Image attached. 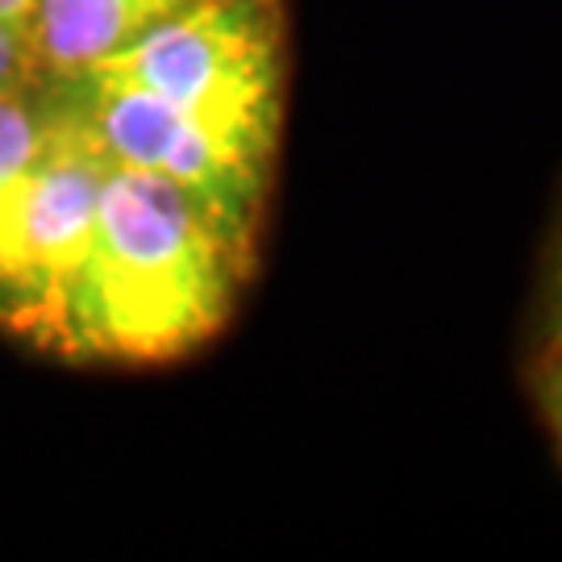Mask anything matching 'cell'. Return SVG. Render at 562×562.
I'll list each match as a JSON object with an SVG mask.
<instances>
[{
  "mask_svg": "<svg viewBox=\"0 0 562 562\" xmlns=\"http://www.w3.org/2000/svg\"><path fill=\"white\" fill-rule=\"evenodd\" d=\"M259 241L159 171L109 162L59 359L159 367L234 322Z\"/></svg>",
  "mask_w": 562,
  "mask_h": 562,
  "instance_id": "6da1fadb",
  "label": "cell"
},
{
  "mask_svg": "<svg viewBox=\"0 0 562 562\" xmlns=\"http://www.w3.org/2000/svg\"><path fill=\"white\" fill-rule=\"evenodd\" d=\"M288 46V0H188L125 50L83 71L150 92L188 134L271 196Z\"/></svg>",
  "mask_w": 562,
  "mask_h": 562,
  "instance_id": "7a4b0ae2",
  "label": "cell"
},
{
  "mask_svg": "<svg viewBox=\"0 0 562 562\" xmlns=\"http://www.w3.org/2000/svg\"><path fill=\"white\" fill-rule=\"evenodd\" d=\"M50 142L0 250V325L34 350L59 355L109 159L46 88Z\"/></svg>",
  "mask_w": 562,
  "mask_h": 562,
  "instance_id": "3957f363",
  "label": "cell"
},
{
  "mask_svg": "<svg viewBox=\"0 0 562 562\" xmlns=\"http://www.w3.org/2000/svg\"><path fill=\"white\" fill-rule=\"evenodd\" d=\"M188 0H38L25 25L38 83L67 80L125 50Z\"/></svg>",
  "mask_w": 562,
  "mask_h": 562,
  "instance_id": "277c9868",
  "label": "cell"
},
{
  "mask_svg": "<svg viewBox=\"0 0 562 562\" xmlns=\"http://www.w3.org/2000/svg\"><path fill=\"white\" fill-rule=\"evenodd\" d=\"M50 142V113L42 83L0 88V250L9 241L21 196L34 180V167Z\"/></svg>",
  "mask_w": 562,
  "mask_h": 562,
  "instance_id": "5b68a950",
  "label": "cell"
},
{
  "mask_svg": "<svg viewBox=\"0 0 562 562\" xmlns=\"http://www.w3.org/2000/svg\"><path fill=\"white\" fill-rule=\"evenodd\" d=\"M525 387L562 459V338H533L525 359Z\"/></svg>",
  "mask_w": 562,
  "mask_h": 562,
  "instance_id": "8992f818",
  "label": "cell"
},
{
  "mask_svg": "<svg viewBox=\"0 0 562 562\" xmlns=\"http://www.w3.org/2000/svg\"><path fill=\"white\" fill-rule=\"evenodd\" d=\"M562 338V192L554 204V222L542 241V271H538V334Z\"/></svg>",
  "mask_w": 562,
  "mask_h": 562,
  "instance_id": "52a82bcc",
  "label": "cell"
},
{
  "mask_svg": "<svg viewBox=\"0 0 562 562\" xmlns=\"http://www.w3.org/2000/svg\"><path fill=\"white\" fill-rule=\"evenodd\" d=\"M13 83H38V67L25 34L0 18V88H13Z\"/></svg>",
  "mask_w": 562,
  "mask_h": 562,
  "instance_id": "ba28073f",
  "label": "cell"
},
{
  "mask_svg": "<svg viewBox=\"0 0 562 562\" xmlns=\"http://www.w3.org/2000/svg\"><path fill=\"white\" fill-rule=\"evenodd\" d=\"M34 4L38 0H0V18L9 21V25H18L21 34H25V25L34 18Z\"/></svg>",
  "mask_w": 562,
  "mask_h": 562,
  "instance_id": "9c48e42d",
  "label": "cell"
}]
</instances>
